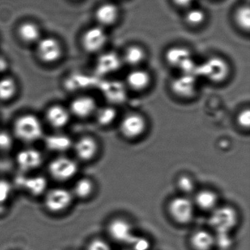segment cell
I'll use <instances>...</instances> for the list:
<instances>
[{"label": "cell", "mask_w": 250, "mask_h": 250, "mask_svg": "<svg viewBox=\"0 0 250 250\" xmlns=\"http://www.w3.org/2000/svg\"><path fill=\"white\" fill-rule=\"evenodd\" d=\"M117 111L114 107L110 105L98 107L94 118L97 124L101 126H109L113 124L117 118Z\"/></svg>", "instance_id": "cell-28"}, {"label": "cell", "mask_w": 250, "mask_h": 250, "mask_svg": "<svg viewBox=\"0 0 250 250\" xmlns=\"http://www.w3.org/2000/svg\"><path fill=\"white\" fill-rule=\"evenodd\" d=\"M41 117L45 127L53 132L64 131L73 120L67 104L60 102H53L46 105Z\"/></svg>", "instance_id": "cell-5"}, {"label": "cell", "mask_w": 250, "mask_h": 250, "mask_svg": "<svg viewBox=\"0 0 250 250\" xmlns=\"http://www.w3.org/2000/svg\"><path fill=\"white\" fill-rule=\"evenodd\" d=\"M45 128L41 116L26 111L13 117L9 130L15 141L23 146H35L42 141L46 133Z\"/></svg>", "instance_id": "cell-1"}, {"label": "cell", "mask_w": 250, "mask_h": 250, "mask_svg": "<svg viewBox=\"0 0 250 250\" xmlns=\"http://www.w3.org/2000/svg\"><path fill=\"white\" fill-rule=\"evenodd\" d=\"M214 244L215 238L206 230H198L191 238V245L195 250H211Z\"/></svg>", "instance_id": "cell-27"}, {"label": "cell", "mask_w": 250, "mask_h": 250, "mask_svg": "<svg viewBox=\"0 0 250 250\" xmlns=\"http://www.w3.org/2000/svg\"><path fill=\"white\" fill-rule=\"evenodd\" d=\"M173 1L180 7H187L193 2L194 0H173Z\"/></svg>", "instance_id": "cell-38"}, {"label": "cell", "mask_w": 250, "mask_h": 250, "mask_svg": "<svg viewBox=\"0 0 250 250\" xmlns=\"http://www.w3.org/2000/svg\"><path fill=\"white\" fill-rule=\"evenodd\" d=\"M237 211L230 206L216 207L209 217V225L217 233H229L237 225Z\"/></svg>", "instance_id": "cell-9"}, {"label": "cell", "mask_w": 250, "mask_h": 250, "mask_svg": "<svg viewBox=\"0 0 250 250\" xmlns=\"http://www.w3.org/2000/svg\"><path fill=\"white\" fill-rule=\"evenodd\" d=\"M236 21L238 25L245 30H249L250 26V10L249 6L239 7L236 11Z\"/></svg>", "instance_id": "cell-31"}, {"label": "cell", "mask_w": 250, "mask_h": 250, "mask_svg": "<svg viewBox=\"0 0 250 250\" xmlns=\"http://www.w3.org/2000/svg\"><path fill=\"white\" fill-rule=\"evenodd\" d=\"M73 140L74 138L64 131H51L50 133H45L41 143L45 151L51 153L54 156L68 154V152L71 151Z\"/></svg>", "instance_id": "cell-14"}, {"label": "cell", "mask_w": 250, "mask_h": 250, "mask_svg": "<svg viewBox=\"0 0 250 250\" xmlns=\"http://www.w3.org/2000/svg\"><path fill=\"white\" fill-rule=\"evenodd\" d=\"M165 60L169 65L179 69L181 73L197 76L198 63L192 58L190 51L183 47H173L167 50Z\"/></svg>", "instance_id": "cell-7"}, {"label": "cell", "mask_w": 250, "mask_h": 250, "mask_svg": "<svg viewBox=\"0 0 250 250\" xmlns=\"http://www.w3.org/2000/svg\"><path fill=\"white\" fill-rule=\"evenodd\" d=\"M176 186L180 192L186 195L195 191V182L191 176L182 175L176 181Z\"/></svg>", "instance_id": "cell-29"}, {"label": "cell", "mask_w": 250, "mask_h": 250, "mask_svg": "<svg viewBox=\"0 0 250 250\" xmlns=\"http://www.w3.org/2000/svg\"><path fill=\"white\" fill-rule=\"evenodd\" d=\"M88 250H112L108 244L106 243L104 241L96 239L92 241L89 246Z\"/></svg>", "instance_id": "cell-36"}, {"label": "cell", "mask_w": 250, "mask_h": 250, "mask_svg": "<svg viewBox=\"0 0 250 250\" xmlns=\"http://www.w3.org/2000/svg\"><path fill=\"white\" fill-rule=\"evenodd\" d=\"M121 57L115 53L108 52L98 57L95 63V70L98 75L107 76L116 73L121 67Z\"/></svg>", "instance_id": "cell-21"}, {"label": "cell", "mask_w": 250, "mask_h": 250, "mask_svg": "<svg viewBox=\"0 0 250 250\" xmlns=\"http://www.w3.org/2000/svg\"><path fill=\"white\" fill-rule=\"evenodd\" d=\"M215 244H217L221 249H228L232 245L231 239L229 236V233H217V238H215Z\"/></svg>", "instance_id": "cell-35"}, {"label": "cell", "mask_w": 250, "mask_h": 250, "mask_svg": "<svg viewBox=\"0 0 250 250\" xmlns=\"http://www.w3.org/2000/svg\"><path fill=\"white\" fill-rule=\"evenodd\" d=\"M146 54L143 48L137 45H132L125 51L121 57L123 63L130 66L132 68H137L145 61Z\"/></svg>", "instance_id": "cell-26"}, {"label": "cell", "mask_w": 250, "mask_h": 250, "mask_svg": "<svg viewBox=\"0 0 250 250\" xmlns=\"http://www.w3.org/2000/svg\"><path fill=\"white\" fill-rule=\"evenodd\" d=\"M230 75V65L221 57H210L198 65L197 76L204 78L213 83H224L228 79Z\"/></svg>", "instance_id": "cell-4"}, {"label": "cell", "mask_w": 250, "mask_h": 250, "mask_svg": "<svg viewBox=\"0 0 250 250\" xmlns=\"http://www.w3.org/2000/svg\"><path fill=\"white\" fill-rule=\"evenodd\" d=\"M13 184L15 186L20 188L26 193L35 198L44 196L47 189L49 188L48 178L46 176L37 173L30 174L20 173Z\"/></svg>", "instance_id": "cell-12"}, {"label": "cell", "mask_w": 250, "mask_h": 250, "mask_svg": "<svg viewBox=\"0 0 250 250\" xmlns=\"http://www.w3.org/2000/svg\"><path fill=\"white\" fill-rule=\"evenodd\" d=\"M17 33L19 39L26 44L37 43L41 39V29L33 22H23L19 25Z\"/></svg>", "instance_id": "cell-23"}, {"label": "cell", "mask_w": 250, "mask_h": 250, "mask_svg": "<svg viewBox=\"0 0 250 250\" xmlns=\"http://www.w3.org/2000/svg\"><path fill=\"white\" fill-rule=\"evenodd\" d=\"M45 163L44 152L35 146H23L14 154V164L19 173H37Z\"/></svg>", "instance_id": "cell-3"}, {"label": "cell", "mask_w": 250, "mask_h": 250, "mask_svg": "<svg viewBox=\"0 0 250 250\" xmlns=\"http://www.w3.org/2000/svg\"><path fill=\"white\" fill-rule=\"evenodd\" d=\"M100 151L98 140L91 135H82L74 138L71 151L73 158L80 163H89L93 161Z\"/></svg>", "instance_id": "cell-10"}, {"label": "cell", "mask_w": 250, "mask_h": 250, "mask_svg": "<svg viewBox=\"0 0 250 250\" xmlns=\"http://www.w3.org/2000/svg\"><path fill=\"white\" fill-rule=\"evenodd\" d=\"M185 20L191 26H199L205 21V12L200 8L190 9L185 16Z\"/></svg>", "instance_id": "cell-30"}, {"label": "cell", "mask_w": 250, "mask_h": 250, "mask_svg": "<svg viewBox=\"0 0 250 250\" xmlns=\"http://www.w3.org/2000/svg\"><path fill=\"white\" fill-rule=\"evenodd\" d=\"M132 244L134 245L135 250H147L149 247L148 242L142 238L136 237Z\"/></svg>", "instance_id": "cell-37"}, {"label": "cell", "mask_w": 250, "mask_h": 250, "mask_svg": "<svg viewBox=\"0 0 250 250\" xmlns=\"http://www.w3.org/2000/svg\"><path fill=\"white\" fill-rule=\"evenodd\" d=\"M119 16L118 7L113 3H104L97 8L95 12L96 20L102 26L113 24Z\"/></svg>", "instance_id": "cell-25"}, {"label": "cell", "mask_w": 250, "mask_h": 250, "mask_svg": "<svg viewBox=\"0 0 250 250\" xmlns=\"http://www.w3.org/2000/svg\"><path fill=\"white\" fill-rule=\"evenodd\" d=\"M21 92V85L13 75H0V104H10L16 101Z\"/></svg>", "instance_id": "cell-18"}, {"label": "cell", "mask_w": 250, "mask_h": 250, "mask_svg": "<svg viewBox=\"0 0 250 250\" xmlns=\"http://www.w3.org/2000/svg\"><path fill=\"white\" fill-rule=\"evenodd\" d=\"M108 231L114 240L120 243L132 244L136 239L130 223L123 219L113 220L109 225Z\"/></svg>", "instance_id": "cell-19"}, {"label": "cell", "mask_w": 250, "mask_h": 250, "mask_svg": "<svg viewBox=\"0 0 250 250\" xmlns=\"http://www.w3.org/2000/svg\"><path fill=\"white\" fill-rule=\"evenodd\" d=\"M70 188L74 198L87 200L91 198L95 191V183L92 178L88 176H78L73 181Z\"/></svg>", "instance_id": "cell-22"}, {"label": "cell", "mask_w": 250, "mask_h": 250, "mask_svg": "<svg viewBox=\"0 0 250 250\" xmlns=\"http://www.w3.org/2000/svg\"><path fill=\"white\" fill-rule=\"evenodd\" d=\"M107 42V34L101 26L90 28L82 38L84 50L89 54H96L104 48Z\"/></svg>", "instance_id": "cell-17"}, {"label": "cell", "mask_w": 250, "mask_h": 250, "mask_svg": "<svg viewBox=\"0 0 250 250\" xmlns=\"http://www.w3.org/2000/svg\"><path fill=\"white\" fill-rule=\"evenodd\" d=\"M126 82L128 87L134 92H142L151 86L152 77L148 70L137 67L128 73Z\"/></svg>", "instance_id": "cell-20"}, {"label": "cell", "mask_w": 250, "mask_h": 250, "mask_svg": "<svg viewBox=\"0 0 250 250\" xmlns=\"http://www.w3.org/2000/svg\"><path fill=\"white\" fill-rule=\"evenodd\" d=\"M14 141H16L10 133V130H0V151L5 152L11 149Z\"/></svg>", "instance_id": "cell-33"}, {"label": "cell", "mask_w": 250, "mask_h": 250, "mask_svg": "<svg viewBox=\"0 0 250 250\" xmlns=\"http://www.w3.org/2000/svg\"><path fill=\"white\" fill-rule=\"evenodd\" d=\"M72 118L87 120L95 116L98 105L96 99L91 95L77 94L70 98L67 104Z\"/></svg>", "instance_id": "cell-11"}, {"label": "cell", "mask_w": 250, "mask_h": 250, "mask_svg": "<svg viewBox=\"0 0 250 250\" xmlns=\"http://www.w3.org/2000/svg\"><path fill=\"white\" fill-rule=\"evenodd\" d=\"M218 195L212 189H204L198 191L195 195L194 204L204 211L214 210L217 207Z\"/></svg>", "instance_id": "cell-24"}, {"label": "cell", "mask_w": 250, "mask_h": 250, "mask_svg": "<svg viewBox=\"0 0 250 250\" xmlns=\"http://www.w3.org/2000/svg\"><path fill=\"white\" fill-rule=\"evenodd\" d=\"M47 177L59 185L72 182L78 177L80 164L68 154L54 155L45 163Z\"/></svg>", "instance_id": "cell-2"}, {"label": "cell", "mask_w": 250, "mask_h": 250, "mask_svg": "<svg viewBox=\"0 0 250 250\" xmlns=\"http://www.w3.org/2000/svg\"><path fill=\"white\" fill-rule=\"evenodd\" d=\"M168 211L175 221L187 224L193 218L195 204L186 195L176 197L169 203Z\"/></svg>", "instance_id": "cell-15"}, {"label": "cell", "mask_w": 250, "mask_h": 250, "mask_svg": "<svg viewBox=\"0 0 250 250\" xmlns=\"http://www.w3.org/2000/svg\"><path fill=\"white\" fill-rule=\"evenodd\" d=\"M172 92L181 99H191L198 92V77L181 73L170 82Z\"/></svg>", "instance_id": "cell-16"}, {"label": "cell", "mask_w": 250, "mask_h": 250, "mask_svg": "<svg viewBox=\"0 0 250 250\" xmlns=\"http://www.w3.org/2000/svg\"><path fill=\"white\" fill-rule=\"evenodd\" d=\"M43 198L45 208L53 213H60L68 209L74 200L70 189L63 186L48 188Z\"/></svg>", "instance_id": "cell-8"}, {"label": "cell", "mask_w": 250, "mask_h": 250, "mask_svg": "<svg viewBox=\"0 0 250 250\" xmlns=\"http://www.w3.org/2000/svg\"><path fill=\"white\" fill-rule=\"evenodd\" d=\"M147 128L146 119L136 112L126 114L119 124L120 133L128 140L139 139L145 133Z\"/></svg>", "instance_id": "cell-13"}, {"label": "cell", "mask_w": 250, "mask_h": 250, "mask_svg": "<svg viewBox=\"0 0 250 250\" xmlns=\"http://www.w3.org/2000/svg\"><path fill=\"white\" fill-rule=\"evenodd\" d=\"M13 184L5 179H0V204H4L10 198Z\"/></svg>", "instance_id": "cell-32"}, {"label": "cell", "mask_w": 250, "mask_h": 250, "mask_svg": "<svg viewBox=\"0 0 250 250\" xmlns=\"http://www.w3.org/2000/svg\"><path fill=\"white\" fill-rule=\"evenodd\" d=\"M35 55L39 62L44 65L51 66L61 61L64 49L61 42L52 37L41 38L36 43Z\"/></svg>", "instance_id": "cell-6"}, {"label": "cell", "mask_w": 250, "mask_h": 250, "mask_svg": "<svg viewBox=\"0 0 250 250\" xmlns=\"http://www.w3.org/2000/svg\"><path fill=\"white\" fill-rule=\"evenodd\" d=\"M236 122L239 127L245 130L250 129V111L248 108L242 110L236 117Z\"/></svg>", "instance_id": "cell-34"}]
</instances>
